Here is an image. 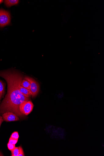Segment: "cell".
<instances>
[{"label":"cell","instance_id":"1","mask_svg":"<svg viewBox=\"0 0 104 156\" xmlns=\"http://www.w3.org/2000/svg\"><path fill=\"white\" fill-rule=\"evenodd\" d=\"M0 77L4 78L8 84L7 93L0 104V115L11 112L21 118H24L19 107L23 102L30 101V98L24 96L19 90L23 80L22 75L14 71L5 70L0 72Z\"/></svg>","mask_w":104,"mask_h":156},{"label":"cell","instance_id":"2","mask_svg":"<svg viewBox=\"0 0 104 156\" xmlns=\"http://www.w3.org/2000/svg\"><path fill=\"white\" fill-rule=\"evenodd\" d=\"M34 105L30 101H26L22 102L19 107L20 110L22 114L27 116L33 111Z\"/></svg>","mask_w":104,"mask_h":156},{"label":"cell","instance_id":"3","mask_svg":"<svg viewBox=\"0 0 104 156\" xmlns=\"http://www.w3.org/2000/svg\"><path fill=\"white\" fill-rule=\"evenodd\" d=\"M11 21L9 12L3 9H0V27H4L9 25Z\"/></svg>","mask_w":104,"mask_h":156},{"label":"cell","instance_id":"4","mask_svg":"<svg viewBox=\"0 0 104 156\" xmlns=\"http://www.w3.org/2000/svg\"><path fill=\"white\" fill-rule=\"evenodd\" d=\"M24 79L28 81L30 83V91L33 98H35L38 94L40 89L38 83L32 78L26 76Z\"/></svg>","mask_w":104,"mask_h":156},{"label":"cell","instance_id":"5","mask_svg":"<svg viewBox=\"0 0 104 156\" xmlns=\"http://www.w3.org/2000/svg\"><path fill=\"white\" fill-rule=\"evenodd\" d=\"M4 120L7 122L18 121L20 120L18 117L13 112H8L5 113L3 115Z\"/></svg>","mask_w":104,"mask_h":156},{"label":"cell","instance_id":"6","mask_svg":"<svg viewBox=\"0 0 104 156\" xmlns=\"http://www.w3.org/2000/svg\"><path fill=\"white\" fill-rule=\"evenodd\" d=\"M6 83L0 80V102L5 93Z\"/></svg>","mask_w":104,"mask_h":156},{"label":"cell","instance_id":"7","mask_svg":"<svg viewBox=\"0 0 104 156\" xmlns=\"http://www.w3.org/2000/svg\"><path fill=\"white\" fill-rule=\"evenodd\" d=\"M19 90L21 93L27 97L29 98L32 96L30 90L22 87L21 85L19 87Z\"/></svg>","mask_w":104,"mask_h":156},{"label":"cell","instance_id":"8","mask_svg":"<svg viewBox=\"0 0 104 156\" xmlns=\"http://www.w3.org/2000/svg\"><path fill=\"white\" fill-rule=\"evenodd\" d=\"M19 2V1H17V0H6L5 1V4L8 7L16 5Z\"/></svg>","mask_w":104,"mask_h":156},{"label":"cell","instance_id":"9","mask_svg":"<svg viewBox=\"0 0 104 156\" xmlns=\"http://www.w3.org/2000/svg\"><path fill=\"white\" fill-rule=\"evenodd\" d=\"M21 86L26 89L30 90V83L26 80L24 79L22 80L21 83Z\"/></svg>","mask_w":104,"mask_h":156},{"label":"cell","instance_id":"10","mask_svg":"<svg viewBox=\"0 0 104 156\" xmlns=\"http://www.w3.org/2000/svg\"><path fill=\"white\" fill-rule=\"evenodd\" d=\"M19 147H16L13 150L11 151L12 153V156H18L19 153Z\"/></svg>","mask_w":104,"mask_h":156},{"label":"cell","instance_id":"11","mask_svg":"<svg viewBox=\"0 0 104 156\" xmlns=\"http://www.w3.org/2000/svg\"><path fill=\"white\" fill-rule=\"evenodd\" d=\"M19 137V135L17 132H14L13 133L10 137L11 138L17 140H18Z\"/></svg>","mask_w":104,"mask_h":156},{"label":"cell","instance_id":"12","mask_svg":"<svg viewBox=\"0 0 104 156\" xmlns=\"http://www.w3.org/2000/svg\"><path fill=\"white\" fill-rule=\"evenodd\" d=\"M18 141V140L15 139L10 138L9 143L12 144L16 145Z\"/></svg>","mask_w":104,"mask_h":156},{"label":"cell","instance_id":"13","mask_svg":"<svg viewBox=\"0 0 104 156\" xmlns=\"http://www.w3.org/2000/svg\"><path fill=\"white\" fill-rule=\"evenodd\" d=\"M7 147L9 150L12 151L16 148V145L8 143L7 144Z\"/></svg>","mask_w":104,"mask_h":156},{"label":"cell","instance_id":"14","mask_svg":"<svg viewBox=\"0 0 104 156\" xmlns=\"http://www.w3.org/2000/svg\"><path fill=\"white\" fill-rule=\"evenodd\" d=\"M19 148V153L18 155L19 156H24L25 154L22 147L21 146H20Z\"/></svg>","mask_w":104,"mask_h":156},{"label":"cell","instance_id":"15","mask_svg":"<svg viewBox=\"0 0 104 156\" xmlns=\"http://www.w3.org/2000/svg\"><path fill=\"white\" fill-rule=\"evenodd\" d=\"M4 120L3 117L0 116V127H1L2 123L4 121Z\"/></svg>","mask_w":104,"mask_h":156},{"label":"cell","instance_id":"16","mask_svg":"<svg viewBox=\"0 0 104 156\" xmlns=\"http://www.w3.org/2000/svg\"><path fill=\"white\" fill-rule=\"evenodd\" d=\"M3 2V1H2V0H0V4L2 3Z\"/></svg>","mask_w":104,"mask_h":156}]
</instances>
